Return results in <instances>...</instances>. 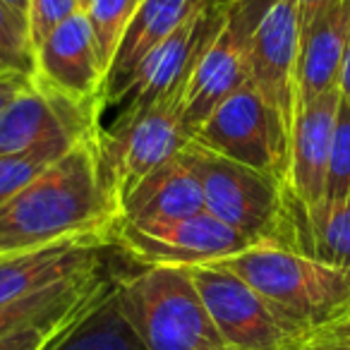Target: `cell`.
Segmentation results:
<instances>
[{"mask_svg":"<svg viewBox=\"0 0 350 350\" xmlns=\"http://www.w3.org/2000/svg\"><path fill=\"white\" fill-rule=\"evenodd\" d=\"M113 291L55 350H144L142 340L118 310Z\"/></svg>","mask_w":350,"mask_h":350,"instance_id":"20","label":"cell"},{"mask_svg":"<svg viewBox=\"0 0 350 350\" xmlns=\"http://www.w3.org/2000/svg\"><path fill=\"white\" fill-rule=\"evenodd\" d=\"M108 281L111 278L103 273V269H96L92 273H84V276L70 278V281H63L58 286H51L41 293H34V295L0 305V338L36 319H44L49 314L79 305L89 295H94L98 288L106 286Z\"/></svg>","mask_w":350,"mask_h":350,"instance_id":"18","label":"cell"},{"mask_svg":"<svg viewBox=\"0 0 350 350\" xmlns=\"http://www.w3.org/2000/svg\"><path fill=\"white\" fill-rule=\"evenodd\" d=\"M111 243L144 267H204L254 247L206 211L151 224L118 221Z\"/></svg>","mask_w":350,"mask_h":350,"instance_id":"8","label":"cell"},{"mask_svg":"<svg viewBox=\"0 0 350 350\" xmlns=\"http://www.w3.org/2000/svg\"><path fill=\"white\" fill-rule=\"evenodd\" d=\"M185 87L187 82L132 120L98 132L103 161L120 202L142 178L178 156L192 142L185 122Z\"/></svg>","mask_w":350,"mask_h":350,"instance_id":"6","label":"cell"},{"mask_svg":"<svg viewBox=\"0 0 350 350\" xmlns=\"http://www.w3.org/2000/svg\"><path fill=\"white\" fill-rule=\"evenodd\" d=\"M202 180L204 211L238 230L252 245H273L300 252L302 211L288 183L235 163L195 139L185 146Z\"/></svg>","mask_w":350,"mask_h":350,"instance_id":"2","label":"cell"},{"mask_svg":"<svg viewBox=\"0 0 350 350\" xmlns=\"http://www.w3.org/2000/svg\"><path fill=\"white\" fill-rule=\"evenodd\" d=\"M29 79L31 72H25V70H0V111L29 84Z\"/></svg>","mask_w":350,"mask_h":350,"instance_id":"27","label":"cell"},{"mask_svg":"<svg viewBox=\"0 0 350 350\" xmlns=\"http://www.w3.org/2000/svg\"><path fill=\"white\" fill-rule=\"evenodd\" d=\"M15 15H20L22 20H27V10H29V0H3Z\"/></svg>","mask_w":350,"mask_h":350,"instance_id":"30","label":"cell"},{"mask_svg":"<svg viewBox=\"0 0 350 350\" xmlns=\"http://www.w3.org/2000/svg\"><path fill=\"white\" fill-rule=\"evenodd\" d=\"M202 211V180L185 149L142 178L120 202V221L130 224L187 219Z\"/></svg>","mask_w":350,"mask_h":350,"instance_id":"15","label":"cell"},{"mask_svg":"<svg viewBox=\"0 0 350 350\" xmlns=\"http://www.w3.org/2000/svg\"><path fill=\"white\" fill-rule=\"evenodd\" d=\"M340 350H350V348H340Z\"/></svg>","mask_w":350,"mask_h":350,"instance_id":"33","label":"cell"},{"mask_svg":"<svg viewBox=\"0 0 350 350\" xmlns=\"http://www.w3.org/2000/svg\"><path fill=\"white\" fill-rule=\"evenodd\" d=\"M340 348H350V317H345L343 321L329 326V329L317 331L305 350H340Z\"/></svg>","mask_w":350,"mask_h":350,"instance_id":"26","label":"cell"},{"mask_svg":"<svg viewBox=\"0 0 350 350\" xmlns=\"http://www.w3.org/2000/svg\"><path fill=\"white\" fill-rule=\"evenodd\" d=\"M75 142L79 139L58 137V139L44 142V144L17 151V154L0 156V206L10 202L22 187L29 185L36 175L44 173L51 163H55Z\"/></svg>","mask_w":350,"mask_h":350,"instance_id":"21","label":"cell"},{"mask_svg":"<svg viewBox=\"0 0 350 350\" xmlns=\"http://www.w3.org/2000/svg\"><path fill=\"white\" fill-rule=\"evenodd\" d=\"M293 3H295L297 17H300V27H305L317 12L324 10L326 5H331L334 0H293Z\"/></svg>","mask_w":350,"mask_h":350,"instance_id":"28","label":"cell"},{"mask_svg":"<svg viewBox=\"0 0 350 350\" xmlns=\"http://www.w3.org/2000/svg\"><path fill=\"white\" fill-rule=\"evenodd\" d=\"M345 197H350V108L340 98L334 127V144H331L329 173H326L324 200L336 202L345 200Z\"/></svg>","mask_w":350,"mask_h":350,"instance_id":"23","label":"cell"},{"mask_svg":"<svg viewBox=\"0 0 350 350\" xmlns=\"http://www.w3.org/2000/svg\"><path fill=\"white\" fill-rule=\"evenodd\" d=\"M116 278L106 283L103 288H98L94 295H89L87 300H82L79 305L70 307V310L55 312L44 319H36L31 324L22 326V329L12 331V334L0 338V350H55L108 295H111Z\"/></svg>","mask_w":350,"mask_h":350,"instance_id":"19","label":"cell"},{"mask_svg":"<svg viewBox=\"0 0 350 350\" xmlns=\"http://www.w3.org/2000/svg\"><path fill=\"white\" fill-rule=\"evenodd\" d=\"M338 92H340V98H343V101L348 103V108H350V41H348V49H345V58H343V70H340Z\"/></svg>","mask_w":350,"mask_h":350,"instance_id":"29","label":"cell"},{"mask_svg":"<svg viewBox=\"0 0 350 350\" xmlns=\"http://www.w3.org/2000/svg\"><path fill=\"white\" fill-rule=\"evenodd\" d=\"M34 77L72 98L98 103L103 111L106 70L101 68L84 12L65 20L36 46Z\"/></svg>","mask_w":350,"mask_h":350,"instance_id":"11","label":"cell"},{"mask_svg":"<svg viewBox=\"0 0 350 350\" xmlns=\"http://www.w3.org/2000/svg\"><path fill=\"white\" fill-rule=\"evenodd\" d=\"M139 3L142 0H94L92 5L84 10L89 27H92V36L94 44H96L101 68L106 70V77L113 58H116L118 46H120Z\"/></svg>","mask_w":350,"mask_h":350,"instance_id":"22","label":"cell"},{"mask_svg":"<svg viewBox=\"0 0 350 350\" xmlns=\"http://www.w3.org/2000/svg\"><path fill=\"white\" fill-rule=\"evenodd\" d=\"M101 106L72 98L31 75L29 84L0 111V156L17 154L44 142L96 135Z\"/></svg>","mask_w":350,"mask_h":350,"instance_id":"10","label":"cell"},{"mask_svg":"<svg viewBox=\"0 0 350 350\" xmlns=\"http://www.w3.org/2000/svg\"><path fill=\"white\" fill-rule=\"evenodd\" d=\"M113 295L144 350H228L185 267L116 278Z\"/></svg>","mask_w":350,"mask_h":350,"instance_id":"4","label":"cell"},{"mask_svg":"<svg viewBox=\"0 0 350 350\" xmlns=\"http://www.w3.org/2000/svg\"><path fill=\"white\" fill-rule=\"evenodd\" d=\"M300 17L293 0H271L250 39L247 79L281 120L288 139L297 116Z\"/></svg>","mask_w":350,"mask_h":350,"instance_id":"9","label":"cell"},{"mask_svg":"<svg viewBox=\"0 0 350 350\" xmlns=\"http://www.w3.org/2000/svg\"><path fill=\"white\" fill-rule=\"evenodd\" d=\"M77 3H79V10L84 12V10H87V8H89V5H92L94 0H77Z\"/></svg>","mask_w":350,"mask_h":350,"instance_id":"32","label":"cell"},{"mask_svg":"<svg viewBox=\"0 0 350 350\" xmlns=\"http://www.w3.org/2000/svg\"><path fill=\"white\" fill-rule=\"evenodd\" d=\"M192 139L235 163L288 183L291 139L250 79L202 122Z\"/></svg>","mask_w":350,"mask_h":350,"instance_id":"7","label":"cell"},{"mask_svg":"<svg viewBox=\"0 0 350 350\" xmlns=\"http://www.w3.org/2000/svg\"><path fill=\"white\" fill-rule=\"evenodd\" d=\"M216 264L240 276L312 336L350 317L348 269L273 245H254Z\"/></svg>","mask_w":350,"mask_h":350,"instance_id":"3","label":"cell"},{"mask_svg":"<svg viewBox=\"0 0 350 350\" xmlns=\"http://www.w3.org/2000/svg\"><path fill=\"white\" fill-rule=\"evenodd\" d=\"M10 68H15V70H20L15 63H10V60L5 58V55H0V70H10Z\"/></svg>","mask_w":350,"mask_h":350,"instance_id":"31","label":"cell"},{"mask_svg":"<svg viewBox=\"0 0 350 350\" xmlns=\"http://www.w3.org/2000/svg\"><path fill=\"white\" fill-rule=\"evenodd\" d=\"M228 350H305L310 331L219 264L185 267Z\"/></svg>","mask_w":350,"mask_h":350,"instance_id":"5","label":"cell"},{"mask_svg":"<svg viewBox=\"0 0 350 350\" xmlns=\"http://www.w3.org/2000/svg\"><path fill=\"white\" fill-rule=\"evenodd\" d=\"M0 55H5L25 72L34 75V51H31L27 20L15 15L3 0H0Z\"/></svg>","mask_w":350,"mask_h":350,"instance_id":"24","label":"cell"},{"mask_svg":"<svg viewBox=\"0 0 350 350\" xmlns=\"http://www.w3.org/2000/svg\"><path fill=\"white\" fill-rule=\"evenodd\" d=\"M103 238H68L0 257V305L34 295L103 267Z\"/></svg>","mask_w":350,"mask_h":350,"instance_id":"12","label":"cell"},{"mask_svg":"<svg viewBox=\"0 0 350 350\" xmlns=\"http://www.w3.org/2000/svg\"><path fill=\"white\" fill-rule=\"evenodd\" d=\"M98 132L75 142L0 206V257L68 238L111 243L120 221V197L108 175Z\"/></svg>","mask_w":350,"mask_h":350,"instance_id":"1","label":"cell"},{"mask_svg":"<svg viewBox=\"0 0 350 350\" xmlns=\"http://www.w3.org/2000/svg\"><path fill=\"white\" fill-rule=\"evenodd\" d=\"M300 252L350 271V197L302 211Z\"/></svg>","mask_w":350,"mask_h":350,"instance_id":"17","label":"cell"},{"mask_svg":"<svg viewBox=\"0 0 350 350\" xmlns=\"http://www.w3.org/2000/svg\"><path fill=\"white\" fill-rule=\"evenodd\" d=\"M338 103L340 92L334 89L297 108L291 132L288 187L305 209L324 200Z\"/></svg>","mask_w":350,"mask_h":350,"instance_id":"13","label":"cell"},{"mask_svg":"<svg viewBox=\"0 0 350 350\" xmlns=\"http://www.w3.org/2000/svg\"><path fill=\"white\" fill-rule=\"evenodd\" d=\"M202 3L204 0H142L108 70L103 108L120 98L142 60L180 29L200 10Z\"/></svg>","mask_w":350,"mask_h":350,"instance_id":"16","label":"cell"},{"mask_svg":"<svg viewBox=\"0 0 350 350\" xmlns=\"http://www.w3.org/2000/svg\"><path fill=\"white\" fill-rule=\"evenodd\" d=\"M350 41V0H334L300 27L297 108L338 89Z\"/></svg>","mask_w":350,"mask_h":350,"instance_id":"14","label":"cell"},{"mask_svg":"<svg viewBox=\"0 0 350 350\" xmlns=\"http://www.w3.org/2000/svg\"><path fill=\"white\" fill-rule=\"evenodd\" d=\"M79 3L77 0H29V10H27V27H29V41L31 51L65 20L77 15Z\"/></svg>","mask_w":350,"mask_h":350,"instance_id":"25","label":"cell"}]
</instances>
